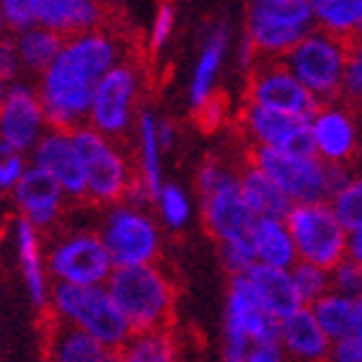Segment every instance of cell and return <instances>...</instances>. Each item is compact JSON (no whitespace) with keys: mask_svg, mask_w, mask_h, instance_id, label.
Wrapping results in <instances>:
<instances>
[{"mask_svg":"<svg viewBox=\"0 0 362 362\" xmlns=\"http://www.w3.org/2000/svg\"><path fill=\"white\" fill-rule=\"evenodd\" d=\"M158 140H160V148H171V143H174V124L171 122H160Z\"/></svg>","mask_w":362,"mask_h":362,"instance_id":"obj_46","label":"cell"},{"mask_svg":"<svg viewBox=\"0 0 362 362\" xmlns=\"http://www.w3.org/2000/svg\"><path fill=\"white\" fill-rule=\"evenodd\" d=\"M310 129L316 153L326 163L347 166V160L357 156V114L344 101L321 106V112L310 122Z\"/></svg>","mask_w":362,"mask_h":362,"instance_id":"obj_17","label":"cell"},{"mask_svg":"<svg viewBox=\"0 0 362 362\" xmlns=\"http://www.w3.org/2000/svg\"><path fill=\"white\" fill-rule=\"evenodd\" d=\"M357 305V337H362V295L355 300Z\"/></svg>","mask_w":362,"mask_h":362,"instance_id":"obj_47","label":"cell"},{"mask_svg":"<svg viewBox=\"0 0 362 362\" xmlns=\"http://www.w3.org/2000/svg\"><path fill=\"white\" fill-rule=\"evenodd\" d=\"M251 241H254L259 264L277 267V269H287L295 264L298 251H295L293 235L287 230L285 220H257Z\"/></svg>","mask_w":362,"mask_h":362,"instance_id":"obj_26","label":"cell"},{"mask_svg":"<svg viewBox=\"0 0 362 362\" xmlns=\"http://www.w3.org/2000/svg\"><path fill=\"white\" fill-rule=\"evenodd\" d=\"M226 49H228V26L226 23H218L212 29L210 37H207V42H204L202 57L197 62L194 81H192V104H194V109L202 106L212 96V83H215V76H218L220 70V62L226 57Z\"/></svg>","mask_w":362,"mask_h":362,"instance_id":"obj_28","label":"cell"},{"mask_svg":"<svg viewBox=\"0 0 362 362\" xmlns=\"http://www.w3.org/2000/svg\"><path fill=\"white\" fill-rule=\"evenodd\" d=\"M158 204H160V215L171 228H181L189 220V202L187 194L181 192L176 184H163L158 194Z\"/></svg>","mask_w":362,"mask_h":362,"instance_id":"obj_35","label":"cell"},{"mask_svg":"<svg viewBox=\"0 0 362 362\" xmlns=\"http://www.w3.org/2000/svg\"><path fill=\"white\" fill-rule=\"evenodd\" d=\"M37 26L70 39L93 31L106 18V6L93 0H31Z\"/></svg>","mask_w":362,"mask_h":362,"instance_id":"obj_19","label":"cell"},{"mask_svg":"<svg viewBox=\"0 0 362 362\" xmlns=\"http://www.w3.org/2000/svg\"><path fill=\"white\" fill-rule=\"evenodd\" d=\"M246 104L313 122L321 101L290 73L285 57H257L246 70Z\"/></svg>","mask_w":362,"mask_h":362,"instance_id":"obj_9","label":"cell"},{"mask_svg":"<svg viewBox=\"0 0 362 362\" xmlns=\"http://www.w3.org/2000/svg\"><path fill=\"white\" fill-rule=\"evenodd\" d=\"M313 16L321 21V29L339 37H352L362 18V0H316Z\"/></svg>","mask_w":362,"mask_h":362,"instance_id":"obj_32","label":"cell"},{"mask_svg":"<svg viewBox=\"0 0 362 362\" xmlns=\"http://www.w3.org/2000/svg\"><path fill=\"white\" fill-rule=\"evenodd\" d=\"M285 226L303 262L318 269H334L347 259L344 257L349 249L347 230L326 202L295 204Z\"/></svg>","mask_w":362,"mask_h":362,"instance_id":"obj_8","label":"cell"},{"mask_svg":"<svg viewBox=\"0 0 362 362\" xmlns=\"http://www.w3.org/2000/svg\"><path fill=\"white\" fill-rule=\"evenodd\" d=\"M47 264H49L52 277H57L65 285L81 287H98L114 272L112 257L101 235L88 233V230H78V233L60 238V243H54L49 251Z\"/></svg>","mask_w":362,"mask_h":362,"instance_id":"obj_12","label":"cell"},{"mask_svg":"<svg viewBox=\"0 0 362 362\" xmlns=\"http://www.w3.org/2000/svg\"><path fill=\"white\" fill-rule=\"evenodd\" d=\"M332 282L344 298H349V295H357V298H360L362 295V264H357L355 259H344L339 267H334Z\"/></svg>","mask_w":362,"mask_h":362,"instance_id":"obj_37","label":"cell"},{"mask_svg":"<svg viewBox=\"0 0 362 362\" xmlns=\"http://www.w3.org/2000/svg\"><path fill=\"white\" fill-rule=\"evenodd\" d=\"M349 259H355L357 264H362V230L352 233V238H349Z\"/></svg>","mask_w":362,"mask_h":362,"instance_id":"obj_45","label":"cell"},{"mask_svg":"<svg viewBox=\"0 0 362 362\" xmlns=\"http://www.w3.org/2000/svg\"><path fill=\"white\" fill-rule=\"evenodd\" d=\"M18 235V257H21V269L26 277V287L31 293V300L39 310L47 308V277H45V262H42V249H39L37 228L29 220L21 218L16 226Z\"/></svg>","mask_w":362,"mask_h":362,"instance_id":"obj_27","label":"cell"},{"mask_svg":"<svg viewBox=\"0 0 362 362\" xmlns=\"http://www.w3.org/2000/svg\"><path fill=\"white\" fill-rule=\"evenodd\" d=\"M0 8H3V18H6V23L13 31L23 34V31L37 29V18H34V6H31V0H6V3H0Z\"/></svg>","mask_w":362,"mask_h":362,"instance_id":"obj_36","label":"cell"},{"mask_svg":"<svg viewBox=\"0 0 362 362\" xmlns=\"http://www.w3.org/2000/svg\"><path fill=\"white\" fill-rule=\"evenodd\" d=\"M360 39L339 37L332 31H310L300 45H295L285 54L290 73L300 81L321 104H339L344 76H347L349 57L355 52Z\"/></svg>","mask_w":362,"mask_h":362,"instance_id":"obj_2","label":"cell"},{"mask_svg":"<svg viewBox=\"0 0 362 362\" xmlns=\"http://www.w3.org/2000/svg\"><path fill=\"white\" fill-rule=\"evenodd\" d=\"M106 290L132 326V334L160 332L171 324L174 287L156 264L114 269Z\"/></svg>","mask_w":362,"mask_h":362,"instance_id":"obj_3","label":"cell"},{"mask_svg":"<svg viewBox=\"0 0 362 362\" xmlns=\"http://www.w3.org/2000/svg\"><path fill=\"white\" fill-rule=\"evenodd\" d=\"M197 189L202 199L204 223L220 243H254L251 235L257 218L243 202L238 174H233L220 158L210 156L199 166Z\"/></svg>","mask_w":362,"mask_h":362,"instance_id":"obj_4","label":"cell"},{"mask_svg":"<svg viewBox=\"0 0 362 362\" xmlns=\"http://www.w3.org/2000/svg\"><path fill=\"white\" fill-rule=\"evenodd\" d=\"M282 344L303 362H324L332 355L329 337L318 326L316 316L310 308H300L295 316L282 321Z\"/></svg>","mask_w":362,"mask_h":362,"instance_id":"obj_23","label":"cell"},{"mask_svg":"<svg viewBox=\"0 0 362 362\" xmlns=\"http://www.w3.org/2000/svg\"><path fill=\"white\" fill-rule=\"evenodd\" d=\"M65 42H68V39L60 37V34L37 26V29L18 34L13 49H16V57H18L26 68L42 70V73H45V70L57 60V54L62 52Z\"/></svg>","mask_w":362,"mask_h":362,"instance_id":"obj_30","label":"cell"},{"mask_svg":"<svg viewBox=\"0 0 362 362\" xmlns=\"http://www.w3.org/2000/svg\"><path fill=\"white\" fill-rule=\"evenodd\" d=\"M119 39L109 26L70 37L57 60L42 73L39 101L57 132H76L90 117L93 93L101 78L119 65Z\"/></svg>","mask_w":362,"mask_h":362,"instance_id":"obj_1","label":"cell"},{"mask_svg":"<svg viewBox=\"0 0 362 362\" xmlns=\"http://www.w3.org/2000/svg\"><path fill=\"white\" fill-rule=\"evenodd\" d=\"M362 98V42L355 47V52L349 57L347 76H344V88H341V101L344 104H355Z\"/></svg>","mask_w":362,"mask_h":362,"instance_id":"obj_38","label":"cell"},{"mask_svg":"<svg viewBox=\"0 0 362 362\" xmlns=\"http://www.w3.org/2000/svg\"><path fill=\"white\" fill-rule=\"evenodd\" d=\"M16 49L8 42H0V78H11L16 70Z\"/></svg>","mask_w":362,"mask_h":362,"instance_id":"obj_43","label":"cell"},{"mask_svg":"<svg viewBox=\"0 0 362 362\" xmlns=\"http://www.w3.org/2000/svg\"><path fill=\"white\" fill-rule=\"evenodd\" d=\"M313 18L305 0H259L246 11V39L259 57H285L310 34Z\"/></svg>","mask_w":362,"mask_h":362,"instance_id":"obj_6","label":"cell"},{"mask_svg":"<svg viewBox=\"0 0 362 362\" xmlns=\"http://www.w3.org/2000/svg\"><path fill=\"white\" fill-rule=\"evenodd\" d=\"M313 316L318 326L324 329L329 339H349L357 337V305L352 298L344 295H326L318 303H313Z\"/></svg>","mask_w":362,"mask_h":362,"instance_id":"obj_29","label":"cell"},{"mask_svg":"<svg viewBox=\"0 0 362 362\" xmlns=\"http://www.w3.org/2000/svg\"><path fill=\"white\" fill-rule=\"evenodd\" d=\"M332 210L344 226V230H362V179H352L332 199Z\"/></svg>","mask_w":362,"mask_h":362,"instance_id":"obj_33","label":"cell"},{"mask_svg":"<svg viewBox=\"0 0 362 362\" xmlns=\"http://www.w3.org/2000/svg\"><path fill=\"white\" fill-rule=\"evenodd\" d=\"M246 279H249L251 285H254V290L259 293L262 305L277 321H287V318L295 316L300 308H305L298 290H295L293 274L287 269H277V267H267L257 262V264L246 272Z\"/></svg>","mask_w":362,"mask_h":362,"instance_id":"obj_21","label":"cell"},{"mask_svg":"<svg viewBox=\"0 0 362 362\" xmlns=\"http://www.w3.org/2000/svg\"><path fill=\"white\" fill-rule=\"evenodd\" d=\"M45 122V106L37 93L26 86H11L0 106V145L18 156L29 148H37Z\"/></svg>","mask_w":362,"mask_h":362,"instance_id":"obj_16","label":"cell"},{"mask_svg":"<svg viewBox=\"0 0 362 362\" xmlns=\"http://www.w3.org/2000/svg\"><path fill=\"white\" fill-rule=\"evenodd\" d=\"M226 339L249 341L254 347H279L282 344V321L272 316L262 305L246 274H238L230 282L226 310Z\"/></svg>","mask_w":362,"mask_h":362,"instance_id":"obj_14","label":"cell"},{"mask_svg":"<svg viewBox=\"0 0 362 362\" xmlns=\"http://www.w3.org/2000/svg\"><path fill=\"white\" fill-rule=\"evenodd\" d=\"M101 241H104L106 251L112 257L114 269L153 264V259L158 257L160 249L156 223L143 210L127 207V204L114 207L106 215Z\"/></svg>","mask_w":362,"mask_h":362,"instance_id":"obj_11","label":"cell"},{"mask_svg":"<svg viewBox=\"0 0 362 362\" xmlns=\"http://www.w3.org/2000/svg\"><path fill=\"white\" fill-rule=\"evenodd\" d=\"M174 21H176V11L171 3H163L156 13V21H153V31H151V49L158 52L160 47L166 45L171 31H174Z\"/></svg>","mask_w":362,"mask_h":362,"instance_id":"obj_41","label":"cell"},{"mask_svg":"<svg viewBox=\"0 0 362 362\" xmlns=\"http://www.w3.org/2000/svg\"><path fill=\"white\" fill-rule=\"evenodd\" d=\"M3 23H6V18H3V8H0V29H3Z\"/></svg>","mask_w":362,"mask_h":362,"instance_id":"obj_51","label":"cell"},{"mask_svg":"<svg viewBox=\"0 0 362 362\" xmlns=\"http://www.w3.org/2000/svg\"><path fill=\"white\" fill-rule=\"evenodd\" d=\"M62 194L65 192L60 189V184L37 166L26 168V174L13 189V199L18 204V210L34 228L52 226L54 220L60 218Z\"/></svg>","mask_w":362,"mask_h":362,"instance_id":"obj_20","label":"cell"},{"mask_svg":"<svg viewBox=\"0 0 362 362\" xmlns=\"http://www.w3.org/2000/svg\"><path fill=\"white\" fill-rule=\"evenodd\" d=\"M238 187H241V197L246 207L254 212L257 220H287L290 210L295 204L293 199L282 192L267 174H262L254 163L246 160V166L238 174Z\"/></svg>","mask_w":362,"mask_h":362,"instance_id":"obj_22","label":"cell"},{"mask_svg":"<svg viewBox=\"0 0 362 362\" xmlns=\"http://www.w3.org/2000/svg\"><path fill=\"white\" fill-rule=\"evenodd\" d=\"M249 362H282L279 347H254L249 355Z\"/></svg>","mask_w":362,"mask_h":362,"instance_id":"obj_44","label":"cell"},{"mask_svg":"<svg viewBox=\"0 0 362 362\" xmlns=\"http://www.w3.org/2000/svg\"><path fill=\"white\" fill-rule=\"evenodd\" d=\"M52 310L62 324L76 326L112 349H122L132 337V326L101 285L81 287L57 282L52 290Z\"/></svg>","mask_w":362,"mask_h":362,"instance_id":"obj_5","label":"cell"},{"mask_svg":"<svg viewBox=\"0 0 362 362\" xmlns=\"http://www.w3.org/2000/svg\"><path fill=\"white\" fill-rule=\"evenodd\" d=\"M241 122L243 132L251 137V145L290 153V156H298V158H318L316 143H313V129H310L308 119L246 104Z\"/></svg>","mask_w":362,"mask_h":362,"instance_id":"obj_15","label":"cell"},{"mask_svg":"<svg viewBox=\"0 0 362 362\" xmlns=\"http://www.w3.org/2000/svg\"><path fill=\"white\" fill-rule=\"evenodd\" d=\"M119 352L122 349L106 347L76 326L62 324L60 318L52 329V362H122Z\"/></svg>","mask_w":362,"mask_h":362,"instance_id":"obj_24","label":"cell"},{"mask_svg":"<svg viewBox=\"0 0 362 362\" xmlns=\"http://www.w3.org/2000/svg\"><path fill=\"white\" fill-rule=\"evenodd\" d=\"M355 37L362 42V18H360V23H357V29H355Z\"/></svg>","mask_w":362,"mask_h":362,"instance_id":"obj_49","label":"cell"},{"mask_svg":"<svg viewBox=\"0 0 362 362\" xmlns=\"http://www.w3.org/2000/svg\"><path fill=\"white\" fill-rule=\"evenodd\" d=\"M246 160L269 176L293 202L316 204L329 199L326 184V160L321 158H298L290 153L272 151L262 145H249Z\"/></svg>","mask_w":362,"mask_h":362,"instance_id":"obj_10","label":"cell"},{"mask_svg":"<svg viewBox=\"0 0 362 362\" xmlns=\"http://www.w3.org/2000/svg\"><path fill=\"white\" fill-rule=\"evenodd\" d=\"M194 117H197V124L204 132H215L226 122V98L220 96V93H212L202 106H197Z\"/></svg>","mask_w":362,"mask_h":362,"instance_id":"obj_39","label":"cell"},{"mask_svg":"<svg viewBox=\"0 0 362 362\" xmlns=\"http://www.w3.org/2000/svg\"><path fill=\"white\" fill-rule=\"evenodd\" d=\"M137 140H140V156H137V187L132 194H145L151 199H158L163 181H160V140L158 127L151 112H143L137 117Z\"/></svg>","mask_w":362,"mask_h":362,"instance_id":"obj_25","label":"cell"},{"mask_svg":"<svg viewBox=\"0 0 362 362\" xmlns=\"http://www.w3.org/2000/svg\"><path fill=\"white\" fill-rule=\"evenodd\" d=\"M34 166L52 176L65 194L86 199V166L70 132H47L34 148Z\"/></svg>","mask_w":362,"mask_h":362,"instance_id":"obj_18","label":"cell"},{"mask_svg":"<svg viewBox=\"0 0 362 362\" xmlns=\"http://www.w3.org/2000/svg\"><path fill=\"white\" fill-rule=\"evenodd\" d=\"M119 355L122 362H179L176 341L166 329L135 334V339H129Z\"/></svg>","mask_w":362,"mask_h":362,"instance_id":"obj_31","label":"cell"},{"mask_svg":"<svg viewBox=\"0 0 362 362\" xmlns=\"http://www.w3.org/2000/svg\"><path fill=\"white\" fill-rule=\"evenodd\" d=\"M332 362H362V337H349L334 344Z\"/></svg>","mask_w":362,"mask_h":362,"instance_id":"obj_42","label":"cell"},{"mask_svg":"<svg viewBox=\"0 0 362 362\" xmlns=\"http://www.w3.org/2000/svg\"><path fill=\"white\" fill-rule=\"evenodd\" d=\"M290 274H293L295 290L300 295L303 305L305 303H318L321 298H326V290L332 285V277L326 274V269H318V267L308 264V262L295 264V269Z\"/></svg>","mask_w":362,"mask_h":362,"instance_id":"obj_34","label":"cell"},{"mask_svg":"<svg viewBox=\"0 0 362 362\" xmlns=\"http://www.w3.org/2000/svg\"><path fill=\"white\" fill-rule=\"evenodd\" d=\"M349 106V104H347ZM352 109H355V114H357V117H360V114H362V98H360V101H355V104H352Z\"/></svg>","mask_w":362,"mask_h":362,"instance_id":"obj_48","label":"cell"},{"mask_svg":"<svg viewBox=\"0 0 362 362\" xmlns=\"http://www.w3.org/2000/svg\"><path fill=\"white\" fill-rule=\"evenodd\" d=\"M70 135L86 166V199L88 202L114 204L135 192L137 176L129 174L127 160L122 158L119 148L109 137L98 135L90 127H81Z\"/></svg>","mask_w":362,"mask_h":362,"instance_id":"obj_7","label":"cell"},{"mask_svg":"<svg viewBox=\"0 0 362 362\" xmlns=\"http://www.w3.org/2000/svg\"><path fill=\"white\" fill-rule=\"evenodd\" d=\"M23 174H26L23 156L6 151V148L0 145V189H16V184L21 181Z\"/></svg>","mask_w":362,"mask_h":362,"instance_id":"obj_40","label":"cell"},{"mask_svg":"<svg viewBox=\"0 0 362 362\" xmlns=\"http://www.w3.org/2000/svg\"><path fill=\"white\" fill-rule=\"evenodd\" d=\"M137 90H140V76L132 62H119L101 78L93 93L90 104V129H96L98 135L117 140L127 135L132 114L137 104Z\"/></svg>","mask_w":362,"mask_h":362,"instance_id":"obj_13","label":"cell"},{"mask_svg":"<svg viewBox=\"0 0 362 362\" xmlns=\"http://www.w3.org/2000/svg\"><path fill=\"white\" fill-rule=\"evenodd\" d=\"M357 158H360V163H362V137H360V145H357Z\"/></svg>","mask_w":362,"mask_h":362,"instance_id":"obj_50","label":"cell"}]
</instances>
